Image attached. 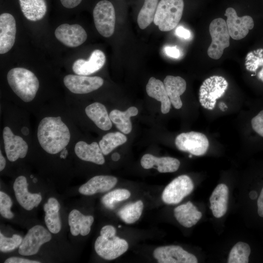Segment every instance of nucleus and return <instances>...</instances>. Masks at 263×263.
Wrapping results in <instances>:
<instances>
[{
    "instance_id": "aec40b11",
    "label": "nucleus",
    "mask_w": 263,
    "mask_h": 263,
    "mask_svg": "<svg viewBox=\"0 0 263 263\" xmlns=\"http://www.w3.org/2000/svg\"><path fill=\"white\" fill-rule=\"evenodd\" d=\"M140 163L144 169L155 168L161 173L175 172L180 165V161L176 158L168 156L157 157L150 154L144 155Z\"/></svg>"
},
{
    "instance_id": "72a5a7b5",
    "label": "nucleus",
    "mask_w": 263,
    "mask_h": 263,
    "mask_svg": "<svg viewBox=\"0 0 263 263\" xmlns=\"http://www.w3.org/2000/svg\"><path fill=\"white\" fill-rule=\"evenodd\" d=\"M251 249L249 245L243 242L236 243L230 250L228 263H247Z\"/></svg>"
},
{
    "instance_id": "b1692460",
    "label": "nucleus",
    "mask_w": 263,
    "mask_h": 263,
    "mask_svg": "<svg viewBox=\"0 0 263 263\" xmlns=\"http://www.w3.org/2000/svg\"><path fill=\"white\" fill-rule=\"evenodd\" d=\"M148 95L161 102V111L166 114L170 109L171 102L167 93L164 83L154 77H151L146 85Z\"/></svg>"
},
{
    "instance_id": "f03ea898",
    "label": "nucleus",
    "mask_w": 263,
    "mask_h": 263,
    "mask_svg": "<svg viewBox=\"0 0 263 263\" xmlns=\"http://www.w3.org/2000/svg\"><path fill=\"white\" fill-rule=\"evenodd\" d=\"M7 79L13 91L22 100L29 102L34 99L39 83L33 72L24 68H14L8 72Z\"/></svg>"
},
{
    "instance_id": "de8ad7c7",
    "label": "nucleus",
    "mask_w": 263,
    "mask_h": 263,
    "mask_svg": "<svg viewBox=\"0 0 263 263\" xmlns=\"http://www.w3.org/2000/svg\"><path fill=\"white\" fill-rule=\"evenodd\" d=\"M112 159L114 161H117L120 159V155L117 152H114L112 155Z\"/></svg>"
},
{
    "instance_id": "a19ab883",
    "label": "nucleus",
    "mask_w": 263,
    "mask_h": 263,
    "mask_svg": "<svg viewBox=\"0 0 263 263\" xmlns=\"http://www.w3.org/2000/svg\"><path fill=\"white\" fill-rule=\"evenodd\" d=\"M5 263H40V262L37 261L31 260L27 259H24L19 257H10L6 259Z\"/></svg>"
},
{
    "instance_id": "09e8293b",
    "label": "nucleus",
    "mask_w": 263,
    "mask_h": 263,
    "mask_svg": "<svg viewBox=\"0 0 263 263\" xmlns=\"http://www.w3.org/2000/svg\"><path fill=\"white\" fill-rule=\"evenodd\" d=\"M249 197L251 199H255L257 197V193L256 191L253 190L249 193Z\"/></svg>"
},
{
    "instance_id": "a18cd8bd",
    "label": "nucleus",
    "mask_w": 263,
    "mask_h": 263,
    "mask_svg": "<svg viewBox=\"0 0 263 263\" xmlns=\"http://www.w3.org/2000/svg\"><path fill=\"white\" fill-rule=\"evenodd\" d=\"M6 165V161L5 158L3 157L1 153V151H0V170L2 171L5 168Z\"/></svg>"
},
{
    "instance_id": "864d4df0",
    "label": "nucleus",
    "mask_w": 263,
    "mask_h": 263,
    "mask_svg": "<svg viewBox=\"0 0 263 263\" xmlns=\"http://www.w3.org/2000/svg\"><path fill=\"white\" fill-rule=\"evenodd\" d=\"M30 177H31V178H33V176L32 175H31L30 176Z\"/></svg>"
},
{
    "instance_id": "7ed1b4c3",
    "label": "nucleus",
    "mask_w": 263,
    "mask_h": 263,
    "mask_svg": "<svg viewBox=\"0 0 263 263\" xmlns=\"http://www.w3.org/2000/svg\"><path fill=\"white\" fill-rule=\"evenodd\" d=\"M184 6L183 0H161L157 5L154 23L161 31L173 29L182 18Z\"/></svg>"
},
{
    "instance_id": "3c124183",
    "label": "nucleus",
    "mask_w": 263,
    "mask_h": 263,
    "mask_svg": "<svg viewBox=\"0 0 263 263\" xmlns=\"http://www.w3.org/2000/svg\"><path fill=\"white\" fill-rule=\"evenodd\" d=\"M219 108L223 111H225V109L227 108V106L225 103L220 102L219 103Z\"/></svg>"
},
{
    "instance_id": "f704fd0d",
    "label": "nucleus",
    "mask_w": 263,
    "mask_h": 263,
    "mask_svg": "<svg viewBox=\"0 0 263 263\" xmlns=\"http://www.w3.org/2000/svg\"><path fill=\"white\" fill-rule=\"evenodd\" d=\"M131 196L130 192L125 188H117L105 194L101 199L103 204L108 208L113 209L114 204L128 199Z\"/></svg>"
},
{
    "instance_id": "c9c22d12",
    "label": "nucleus",
    "mask_w": 263,
    "mask_h": 263,
    "mask_svg": "<svg viewBox=\"0 0 263 263\" xmlns=\"http://www.w3.org/2000/svg\"><path fill=\"white\" fill-rule=\"evenodd\" d=\"M22 241V237L18 234H13L11 237L4 236L0 233V250L3 253L11 252L19 246Z\"/></svg>"
},
{
    "instance_id": "58836bf2",
    "label": "nucleus",
    "mask_w": 263,
    "mask_h": 263,
    "mask_svg": "<svg viewBox=\"0 0 263 263\" xmlns=\"http://www.w3.org/2000/svg\"><path fill=\"white\" fill-rule=\"evenodd\" d=\"M100 234L106 237H113L115 236L116 229L112 225H106L101 228Z\"/></svg>"
},
{
    "instance_id": "bb28decb",
    "label": "nucleus",
    "mask_w": 263,
    "mask_h": 263,
    "mask_svg": "<svg viewBox=\"0 0 263 263\" xmlns=\"http://www.w3.org/2000/svg\"><path fill=\"white\" fill-rule=\"evenodd\" d=\"M85 111L87 116L101 130L108 131L112 128V121L103 104L93 103L86 107Z\"/></svg>"
},
{
    "instance_id": "dca6fc26",
    "label": "nucleus",
    "mask_w": 263,
    "mask_h": 263,
    "mask_svg": "<svg viewBox=\"0 0 263 263\" xmlns=\"http://www.w3.org/2000/svg\"><path fill=\"white\" fill-rule=\"evenodd\" d=\"M28 184L26 177H18L13 184V189L16 199L25 209L30 210L37 207L42 200L40 193H31L28 190Z\"/></svg>"
},
{
    "instance_id": "2eb2a0df",
    "label": "nucleus",
    "mask_w": 263,
    "mask_h": 263,
    "mask_svg": "<svg viewBox=\"0 0 263 263\" xmlns=\"http://www.w3.org/2000/svg\"><path fill=\"white\" fill-rule=\"evenodd\" d=\"M3 138L5 153L10 161L14 162L26 156L28 144L22 137L14 134L9 127H5L3 129Z\"/></svg>"
},
{
    "instance_id": "cd10ccee",
    "label": "nucleus",
    "mask_w": 263,
    "mask_h": 263,
    "mask_svg": "<svg viewBox=\"0 0 263 263\" xmlns=\"http://www.w3.org/2000/svg\"><path fill=\"white\" fill-rule=\"evenodd\" d=\"M60 208L59 202L54 197L49 198L43 207L45 212L44 220L46 225L50 232L54 234L58 233L61 228L59 213Z\"/></svg>"
},
{
    "instance_id": "f8f14e48",
    "label": "nucleus",
    "mask_w": 263,
    "mask_h": 263,
    "mask_svg": "<svg viewBox=\"0 0 263 263\" xmlns=\"http://www.w3.org/2000/svg\"><path fill=\"white\" fill-rule=\"evenodd\" d=\"M225 15L227 17L226 23L230 36L235 40L245 38L254 27L253 19L250 16L240 17L233 8H227Z\"/></svg>"
},
{
    "instance_id": "c756f323",
    "label": "nucleus",
    "mask_w": 263,
    "mask_h": 263,
    "mask_svg": "<svg viewBox=\"0 0 263 263\" xmlns=\"http://www.w3.org/2000/svg\"><path fill=\"white\" fill-rule=\"evenodd\" d=\"M138 113V109L135 107H131L124 112L113 110L110 112L109 116L112 122L120 132L128 134L132 130L130 118L136 115Z\"/></svg>"
},
{
    "instance_id": "ddd939ff",
    "label": "nucleus",
    "mask_w": 263,
    "mask_h": 263,
    "mask_svg": "<svg viewBox=\"0 0 263 263\" xmlns=\"http://www.w3.org/2000/svg\"><path fill=\"white\" fill-rule=\"evenodd\" d=\"M63 82L66 87L72 93L85 94L101 87L104 80L99 76L68 75L64 77Z\"/></svg>"
},
{
    "instance_id": "79ce46f5",
    "label": "nucleus",
    "mask_w": 263,
    "mask_h": 263,
    "mask_svg": "<svg viewBox=\"0 0 263 263\" xmlns=\"http://www.w3.org/2000/svg\"><path fill=\"white\" fill-rule=\"evenodd\" d=\"M175 33L176 36L184 39H188L191 36L190 31L183 26L178 27Z\"/></svg>"
},
{
    "instance_id": "8fccbe9b",
    "label": "nucleus",
    "mask_w": 263,
    "mask_h": 263,
    "mask_svg": "<svg viewBox=\"0 0 263 263\" xmlns=\"http://www.w3.org/2000/svg\"><path fill=\"white\" fill-rule=\"evenodd\" d=\"M21 132L22 134L25 136L28 135L29 133V129L26 127H23V128H22Z\"/></svg>"
},
{
    "instance_id": "4c0bfd02",
    "label": "nucleus",
    "mask_w": 263,
    "mask_h": 263,
    "mask_svg": "<svg viewBox=\"0 0 263 263\" xmlns=\"http://www.w3.org/2000/svg\"><path fill=\"white\" fill-rule=\"evenodd\" d=\"M251 126L253 130L263 137V110L252 119Z\"/></svg>"
},
{
    "instance_id": "7c9ffc66",
    "label": "nucleus",
    "mask_w": 263,
    "mask_h": 263,
    "mask_svg": "<svg viewBox=\"0 0 263 263\" xmlns=\"http://www.w3.org/2000/svg\"><path fill=\"white\" fill-rule=\"evenodd\" d=\"M144 205L141 200L129 203L118 211V215L127 224L135 223L139 220L142 213Z\"/></svg>"
},
{
    "instance_id": "a211bd4d",
    "label": "nucleus",
    "mask_w": 263,
    "mask_h": 263,
    "mask_svg": "<svg viewBox=\"0 0 263 263\" xmlns=\"http://www.w3.org/2000/svg\"><path fill=\"white\" fill-rule=\"evenodd\" d=\"M105 61L104 53L96 49L92 53L88 60L82 58L76 60L73 63L72 69L76 75H88L99 70L104 66Z\"/></svg>"
},
{
    "instance_id": "6e6552de",
    "label": "nucleus",
    "mask_w": 263,
    "mask_h": 263,
    "mask_svg": "<svg viewBox=\"0 0 263 263\" xmlns=\"http://www.w3.org/2000/svg\"><path fill=\"white\" fill-rule=\"evenodd\" d=\"M193 188V182L188 176L180 175L165 187L162 194V199L167 204H177L190 194Z\"/></svg>"
},
{
    "instance_id": "1a4fd4ad",
    "label": "nucleus",
    "mask_w": 263,
    "mask_h": 263,
    "mask_svg": "<svg viewBox=\"0 0 263 263\" xmlns=\"http://www.w3.org/2000/svg\"><path fill=\"white\" fill-rule=\"evenodd\" d=\"M128 248V242L116 235L112 237L100 235L94 243V249L96 253L106 260L117 258L126 252Z\"/></svg>"
},
{
    "instance_id": "9d476101",
    "label": "nucleus",
    "mask_w": 263,
    "mask_h": 263,
    "mask_svg": "<svg viewBox=\"0 0 263 263\" xmlns=\"http://www.w3.org/2000/svg\"><path fill=\"white\" fill-rule=\"evenodd\" d=\"M52 238L50 232L43 226L36 225L31 228L22 239L19 248V253L22 256L37 254L40 246Z\"/></svg>"
},
{
    "instance_id": "473e14b6",
    "label": "nucleus",
    "mask_w": 263,
    "mask_h": 263,
    "mask_svg": "<svg viewBox=\"0 0 263 263\" xmlns=\"http://www.w3.org/2000/svg\"><path fill=\"white\" fill-rule=\"evenodd\" d=\"M127 140V137L122 133L109 132L102 137L99 145L103 154L107 155L118 146L124 144Z\"/></svg>"
},
{
    "instance_id": "ea45409f",
    "label": "nucleus",
    "mask_w": 263,
    "mask_h": 263,
    "mask_svg": "<svg viewBox=\"0 0 263 263\" xmlns=\"http://www.w3.org/2000/svg\"><path fill=\"white\" fill-rule=\"evenodd\" d=\"M164 51L167 56L172 58H178L180 56V51L176 46L166 47L164 49Z\"/></svg>"
},
{
    "instance_id": "37998d69",
    "label": "nucleus",
    "mask_w": 263,
    "mask_h": 263,
    "mask_svg": "<svg viewBox=\"0 0 263 263\" xmlns=\"http://www.w3.org/2000/svg\"><path fill=\"white\" fill-rule=\"evenodd\" d=\"M257 213L259 216L263 218V187L262 188L260 195L257 201Z\"/></svg>"
},
{
    "instance_id": "412c9836",
    "label": "nucleus",
    "mask_w": 263,
    "mask_h": 263,
    "mask_svg": "<svg viewBox=\"0 0 263 263\" xmlns=\"http://www.w3.org/2000/svg\"><path fill=\"white\" fill-rule=\"evenodd\" d=\"M75 152L80 159L91 162L98 165H102L105 163L103 154L99 144L94 142L90 144L80 141L76 143Z\"/></svg>"
},
{
    "instance_id": "603ef678",
    "label": "nucleus",
    "mask_w": 263,
    "mask_h": 263,
    "mask_svg": "<svg viewBox=\"0 0 263 263\" xmlns=\"http://www.w3.org/2000/svg\"><path fill=\"white\" fill-rule=\"evenodd\" d=\"M33 182L36 183L37 182V179L36 178H34L33 179Z\"/></svg>"
},
{
    "instance_id": "6ab92c4d",
    "label": "nucleus",
    "mask_w": 263,
    "mask_h": 263,
    "mask_svg": "<svg viewBox=\"0 0 263 263\" xmlns=\"http://www.w3.org/2000/svg\"><path fill=\"white\" fill-rule=\"evenodd\" d=\"M117 182L115 177L110 175H97L91 178L81 186L78 189L80 193L85 195H92L110 190Z\"/></svg>"
},
{
    "instance_id": "4468645a",
    "label": "nucleus",
    "mask_w": 263,
    "mask_h": 263,
    "mask_svg": "<svg viewBox=\"0 0 263 263\" xmlns=\"http://www.w3.org/2000/svg\"><path fill=\"white\" fill-rule=\"evenodd\" d=\"M56 38L64 45L75 47L83 44L87 39V34L80 25L62 24L55 30Z\"/></svg>"
},
{
    "instance_id": "f3484780",
    "label": "nucleus",
    "mask_w": 263,
    "mask_h": 263,
    "mask_svg": "<svg viewBox=\"0 0 263 263\" xmlns=\"http://www.w3.org/2000/svg\"><path fill=\"white\" fill-rule=\"evenodd\" d=\"M16 23L9 13L0 16V54L7 53L13 46L16 34Z\"/></svg>"
},
{
    "instance_id": "5fc2aeb1",
    "label": "nucleus",
    "mask_w": 263,
    "mask_h": 263,
    "mask_svg": "<svg viewBox=\"0 0 263 263\" xmlns=\"http://www.w3.org/2000/svg\"><path fill=\"white\" fill-rule=\"evenodd\" d=\"M189 157H192V155H190L189 156Z\"/></svg>"
},
{
    "instance_id": "39448f33",
    "label": "nucleus",
    "mask_w": 263,
    "mask_h": 263,
    "mask_svg": "<svg viewBox=\"0 0 263 263\" xmlns=\"http://www.w3.org/2000/svg\"><path fill=\"white\" fill-rule=\"evenodd\" d=\"M209 31L212 41L207 53L214 59H218L222 56L224 50L229 46L230 35L226 21L222 18H217L210 23Z\"/></svg>"
},
{
    "instance_id": "c03bdc74",
    "label": "nucleus",
    "mask_w": 263,
    "mask_h": 263,
    "mask_svg": "<svg viewBox=\"0 0 263 263\" xmlns=\"http://www.w3.org/2000/svg\"><path fill=\"white\" fill-rule=\"evenodd\" d=\"M63 6L67 8H73L77 6L82 0H60Z\"/></svg>"
},
{
    "instance_id": "20e7f679",
    "label": "nucleus",
    "mask_w": 263,
    "mask_h": 263,
    "mask_svg": "<svg viewBox=\"0 0 263 263\" xmlns=\"http://www.w3.org/2000/svg\"><path fill=\"white\" fill-rule=\"evenodd\" d=\"M228 82L223 76L213 75L204 80L199 90V101L202 107L213 110L216 100L225 93Z\"/></svg>"
},
{
    "instance_id": "4be33fe9",
    "label": "nucleus",
    "mask_w": 263,
    "mask_h": 263,
    "mask_svg": "<svg viewBox=\"0 0 263 263\" xmlns=\"http://www.w3.org/2000/svg\"><path fill=\"white\" fill-rule=\"evenodd\" d=\"M164 84L171 104L175 109H180L182 106L180 96L186 90L185 80L179 76L167 75Z\"/></svg>"
},
{
    "instance_id": "f257e3e1",
    "label": "nucleus",
    "mask_w": 263,
    "mask_h": 263,
    "mask_svg": "<svg viewBox=\"0 0 263 263\" xmlns=\"http://www.w3.org/2000/svg\"><path fill=\"white\" fill-rule=\"evenodd\" d=\"M40 145L47 153L55 154L62 150L69 144L71 135L60 116H48L40 122L37 132Z\"/></svg>"
},
{
    "instance_id": "5701e85b",
    "label": "nucleus",
    "mask_w": 263,
    "mask_h": 263,
    "mask_svg": "<svg viewBox=\"0 0 263 263\" xmlns=\"http://www.w3.org/2000/svg\"><path fill=\"white\" fill-rule=\"evenodd\" d=\"M94 221L93 216L84 215L77 209L72 210L68 216V224L71 234L75 236L80 234L86 236L91 231Z\"/></svg>"
},
{
    "instance_id": "2f4dec72",
    "label": "nucleus",
    "mask_w": 263,
    "mask_h": 263,
    "mask_svg": "<svg viewBox=\"0 0 263 263\" xmlns=\"http://www.w3.org/2000/svg\"><path fill=\"white\" fill-rule=\"evenodd\" d=\"M158 0H145L137 17V23L141 29L146 28L153 21Z\"/></svg>"
},
{
    "instance_id": "0eeeda50",
    "label": "nucleus",
    "mask_w": 263,
    "mask_h": 263,
    "mask_svg": "<svg viewBox=\"0 0 263 263\" xmlns=\"http://www.w3.org/2000/svg\"><path fill=\"white\" fill-rule=\"evenodd\" d=\"M175 144L181 151L188 152L195 156H202L207 152L209 141L204 134L192 131L178 135L175 139Z\"/></svg>"
},
{
    "instance_id": "393cba45",
    "label": "nucleus",
    "mask_w": 263,
    "mask_h": 263,
    "mask_svg": "<svg viewBox=\"0 0 263 263\" xmlns=\"http://www.w3.org/2000/svg\"><path fill=\"white\" fill-rule=\"evenodd\" d=\"M228 188L224 184L218 185L212 192L209 198L210 208L213 216L221 218L226 213L228 200Z\"/></svg>"
},
{
    "instance_id": "a878e982",
    "label": "nucleus",
    "mask_w": 263,
    "mask_h": 263,
    "mask_svg": "<svg viewBox=\"0 0 263 263\" xmlns=\"http://www.w3.org/2000/svg\"><path fill=\"white\" fill-rule=\"evenodd\" d=\"M174 215L182 225L188 228L195 225L202 216V213L190 201L175 207Z\"/></svg>"
},
{
    "instance_id": "49530a36",
    "label": "nucleus",
    "mask_w": 263,
    "mask_h": 263,
    "mask_svg": "<svg viewBox=\"0 0 263 263\" xmlns=\"http://www.w3.org/2000/svg\"><path fill=\"white\" fill-rule=\"evenodd\" d=\"M68 154V151L66 150V148H65L63 150H62V151L61 152L60 155V157L62 159H65Z\"/></svg>"
},
{
    "instance_id": "423d86ee",
    "label": "nucleus",
    "mask_w": 263,
    "mask_h": 263,
    "mask_svg": "<svg viewBox=\"0 0 263 263\" xmlns=\"http://www.w3.org/2000/svg\"><path fill=\"white\" fill-rule=\"evenodd\" d=\"M93 17L96 29L101 35L106 38L113 35L115 29V13L110 1H99L94 9Z\"/></svg>"
},
{
    "instance_id": "c85d7f7f",
    "label": "nucleus",
    "mask_w": 263,
    "mask_h": 263,
    "mask_svg": "<svg viewBox=\"0 0 263 263\" xmlns=\"http://www.w3.org/2000/svg\"><path fill=\"white\" fill-rule=\"evenodd\" d=\"M20 8L25 18L36 21L45 15L47 5L45 0H19Z\"/></svg>"
},
{
    "instance_id": "e433bc0d",
    "label": "nucleus",
    "mask_w": 263,
    "mask_h": 263,
    "mask_svg": "<svg viewBox=\"0 0 263 263\" xmlns=\"http://www.w3.org/2000/svg\"><path fill=\"white\" fill-rule=\"evenodd\" d=\"M13 202L10 197L4 192L0 191V213L6 219L13 218L14 214L11 211Z\"/></svg>"
},
{
    "instance_id": "9b49d317",
    "label": "nucleus",
    "mask_w": 263,
    "mask_h": 263,
    "mask_svg": "<svg viewBox=\"0 0 263 263\" xmlns=\"http://www.w3.org/2000/svg\"><path fill=\"white\" fill-rule=\"evenodd\" d=\"M153 257L159 263H197L196 257L179 245L160 246L154 249Z\"/></svg>"
}]
</instances>
